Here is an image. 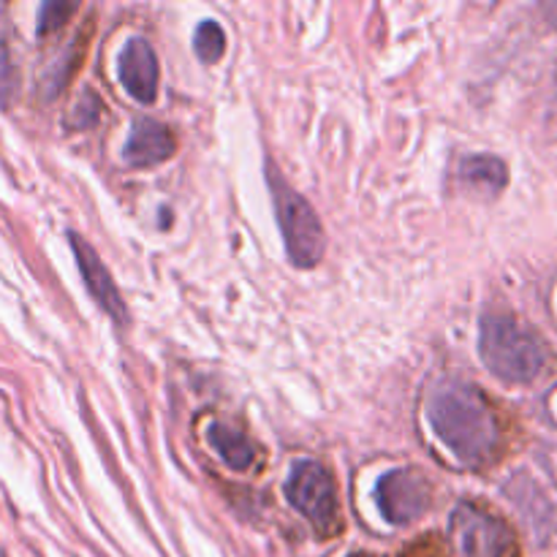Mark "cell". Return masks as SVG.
Returning a JSON list of instances; mask_svg holds the SVG:
<instances>
[{"instance_id": "1", "label": "cell", "mask_w": 557, "mask_h": 557, "mask_svg": "<svg viewBox=\"0 0 557 557\" xmlns=\"http://www.w3.org/2000/svg\"><path fill=\"white\" fill-rule=\"evenodd\" d=\"M428 419L435 435L462 466H487L504 444V430L493 403L466 381L435 386L428 403Z\"/></svg>"}, {"instance_id": "2", "label": "cell", "mask_w": 557, "mask_h": 557, "mask_svg": "<svg viewBox=\"0 0 557 557\" xmlns=\"http://www.w3.org/2000/svg\"><path fill=\"white\" fill-rule=\"evenodd\" d=\"M479 351L484 364L509 384H531L549 362V348L531 326L504 313L482 319Z\"/></svg>"}, {"instance_id": "3", "label": "cell", "mask_w": 557, "mask_h": 557, "mask_svg": "<svg viewBox=\"0 0 557 557\" xmlns=\"http://www.w3.org/2000/svg\"><path fill=\"white\" fill-rule=\"evenodd\" d=\"M270 188L275 196L277 223H281L283 243L297 267H315L324 256V228L313 207L297 190L283 183L281 172L270 174Z\"/></svg>"}, {"instance_id": "4", "label": "cell", "mask_w": 557, "mask_h": 557, "mask_svg": "<svg viewBox=\"0 0 557 557\" xmlns=\"http://www.w3.org/2000/svg\"><path fill=\"white\" fill-rule=\"evenodd\" d=\"M286 495L294 509L302 517H308V522H313L319 536L330 539L341 533L343 515L341 498H337V484L321 462L305 460L294 466L286 484Z\"/></svg>"}, {"instance_id": "5", "label": "cell", "mask_w": 557, "mask_h": 557, "mask_svg": "<svg viewBox=\"0 0 557 557\" xmlns=\"http://www.w3.org/2000/svg\"><path fill=\"white\" fill-rule=\"evenodd\" d=\"M449 531L457 557H520L511 528L476 504L457 506Z\"/></svg>"}, {"instance_id": "6", "label": "cell", "mask_w": 557, "mask_h": 557, "mask_svg": "<svg viewBox=\"0 0 557 557\" xmlns=\"http://www.w3.org/2000/svg\"><path fill=\"white\" fill-rule=\"evenodd\" d=\"M379 509L392 525H406L422 517L430 506V484L419 471H389L375 484Z\"/></svg>"}, {"instance_id": "7", "label": "cell", "mask_w": 557, "mask_h": 557, "mask_svg": "<svg viewBox=\"0 0 557 557\" xmlns=\"http://www.w3.org/2000/svg\"><path fill=\"white\" fill-rule=\"evenodd\" d=\"M120 82L131 98L152 103L158 92V58L147 38L134 36L120 54Z\"/></svg>"}, {"instance_id": "8", "label": "cell", "mask_w": 557, "mask_h": 557, "mask_svg": "<svg viewBox=\"0 0 557 557\" xmlns=\"http://www.w3.org/2000/svg\"><path fill=\"white\" fill-rule=\"evenodd\" d=\"M71 248H74L76 261H79V272L87 283V292L92 294V299H96L117 324H123V321L128 319V310H125L123 297H120L117 286H114L112 275H109V270L103 267V261L98 259L96 250H92L85 239L76 237V234H71Z\"/></svg>"}, {"instance_id": "9", "label": "cell", "mask_w": 557, "mask_h": 557, "mask_svg": "<svg viewBox=\"0 0 557 557\" xmlns=\"http://www.w3.org/2000/svg\"><path fill=\"white\" fill-rule=\"evenodd\" d=\"M174 147H177V141H174V134L169 125L150 117H141L131 128L123 156L131 166H158L166 158H172Z\"/></svg>"}, {"instance_id": "10", "label": "cell", "mask_w": 557, "mask_h": 557, "mask_svg": "<svg viewBox=\"0 0 557 557\" xmlns=\"http://www.w3.org/2000/svg\"><path fill=\"white\" fill-rule=\"evenodd\" d=\"M460 180L482 196H498L509 183V169L495 156H471L460 163Z\"/></svg>"}, {"instance_id": "11", "label": "cell", "mask_w": 557, "mask_h": 557, "mask_svg": "<svg viewBox=\"0 0 557 557\" xmlns=\"http://www.w3.org/2000/svg\"><path fill=\"white\" fill-rule=\"evenodd\" d=\"M210 446L234 471H250L256 460H259V449H256L253 441L245 433H239V430H234L232 424H212Z\"/></svg>"}, {"instance_id": "12", "label": "cell", "mask_w": 557, "mask_h": 557, "mask_svg": "<svg viewBox=\"0 0 557 557\" xmlns=\"http://www.w3.org/2000/svg\"><path fill=\"white\" fill-rule=\"evenodd\" d=\"M223 49H226V33H223V27L212 20L201 22L199 30H196V54L205 63H215L223 54Z\"/></svg>"}, {"instance_id": "13", "label": "cell", "mask_w": 557, "mask_h": 557, "mask_svg": "<svg viewBox=\"0 0 557 557\" xmlns=\"http://www.w3.org/2000/svg\"><path fill=\"white\" fill-rule=\"evenodd\" d=\"M76 11V5L71 3H47L41 9V20H38V33H52L69 20L71 14Z\"/></svg>"}, {"instance_id": "14", "label": "cell", "mask_w": 557, "mask_h": 557, "mask_svg": "<svg viewBox=\"0 0 557 557\" xmlns=\"http://www.w3.org/2000/svg\"><path fill=\"white\" fill-rule=\"evenodd\" d=\"M11 90H14V65H11L9 49L0 44V101H9Z\"/></svg>"}, {"instance_id": "15", "label": "cell", "mask_w": 557, "mask_h": 557, "mask_svg": "<svg viewBox=\"0 0 557 557\" xmlns=\"http://www.w3.org/2000/svg\"><path fill=\"white\" fill-rule=\"evenodd\" d=\"M351 557H370V555H351Z\"/></svg>"}]
</instances>
